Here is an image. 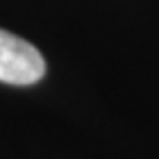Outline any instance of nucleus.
<instances>
[{
  "label": "nucleus",
  "mask_w": 159,
  "mask_h": 159,
  "mask_svg": "<svg viewBox=\"0 0 159 159\" xmlns=\"http://www.w3.org/2000/svg\"><path fill=\"white\" fill-rule=\"evenodd\" d=\"M44 57L27 40L0 29V82L29 86L44 75Z\"/></svg>",
  "instance_id": "obj_1"
}]
</instances>
